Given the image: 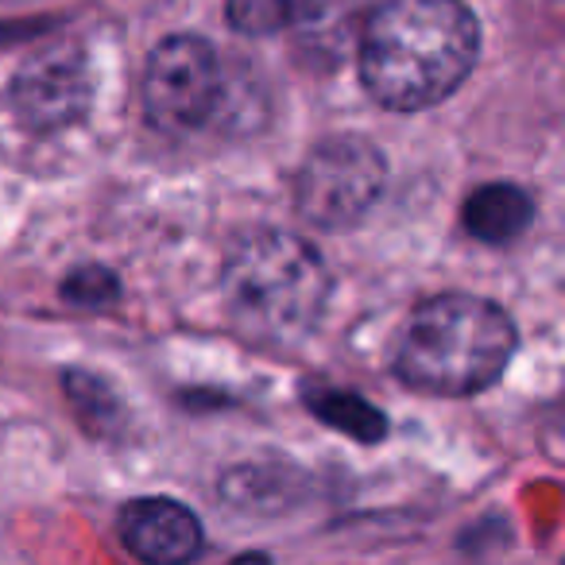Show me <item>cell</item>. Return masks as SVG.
<instances>
[{"mask_svg": "<svg viewBox=\"0 0 565 565\" xmlns=\"http://www.w3.org/2000/svg\"><path fill=\"white\" fill-rule=\"evenodd\" d=\"M356 40L364 89L395 113L446 102L480 55V24L465 0H380Z\"/></svg>", "mask_w": 565, "mask_h": 565, "instance_id": "cell-1", "label": "cell"}, {"mask_svg": "<svg viewBox=\"0 0 565 565\" xmlns=\"http://www.w3.org/2000/svg\"><path fill=\"white\" fill-rule=\"evenodd\" d=\"M225 307L248 338L295 345L310 338L330 302V267L310 241L282 228L236 236L221 267Z\"/></svg>", "mask_w": 565, "mask_h": 565, "instance_id": "cell-2", "label": "cell"}, {"mask_svg": "<svg viewBox=\"0 0 565 565\" xmlns=\"http://www.w3.org/2000/svg\"><path fill=\"white\" fill-rule=\"evenodd\" d=\"M508 310L477 295H434L418 302L395 345V372L407 387L461 399L492 387L515 353Z\"/></svg>", "mask_w": 565, "mask_h": 565, "instance_id": "cell-3", "label": "cell"}, {"mask_svg": "<svg viewBox=\"0 0 565 565\" xmlns=\"http://www.w3.org/2000/svg\"><path fill=\"white\" fill-rule=\"evenodd\" d=\"M387 186V163L369 136L333 132L295 174V210L318 228H353Z\"/></svg>", "mask_w": 565, "mask_h": 565, "instance_id": "cell-4", "label": "cell"}, {"mask_svg": "<svg viewBox=\"0 0 565 565\" xmlns=\"http://www.w3.org/2000/svg\"><path fill=\"white\" fill-rule=\"evenodd\" d=\"M221 102V63L202 35H171L143 66V113L159 132H194Z\"/></svg>", "mask_w": 565, "mask_h": 565, "instance_id": "cell-5", "label": "cell"}, {"mask_svg": "<svg viewBox=\"0 0 565 565\" xmlns=\"http://www.w3.org/2000/svg\"><path fill=\"white\" fill-rule=\"evenodd\" d=\"M94 102V74L74 43H55L28 58L9 86V105L28 132H63L78 125Z\"/></svg>", "mask_w": 565, "mask_h": 565, "instance_id": "cell-6", "label": "cell"}, {"mask_svg": "<svg viewBox=\"0 0 565 565\" xmlns=\"http://www.w3.org/2000/svg\"><path fill=\"white\" fill-rule=\"evenodd\" d=\"M120 539L140 562L179 565L202 554V523L174 500H136L120 511Z\"/></svg>", "mask_w": 565, "mask_h": 565, "instance_id": "cell-7", "label": "cell"}, {"mask_svg": "<svg viewBox=\"0 0 565 565\" xmlns=\"http://www.w3.org/2000/svg\"><path fill=\"white\" fill-rule=\"evenodd\" d=\"M534 217V202L526 190L511 186V182H488V186H477L469 198H465V233L477 236L484 244H508L515 236L526 233Z\"/></svg>", "mask_w": 565, "mask_h": 565, "instance_id": "cell-8", "label": "cell"}, {"mask_svg": "<svg viewBox=\"0 0 565 565\" xmlns=\"http://www.w3.org/2000/svg\"><path fill=\"white\" fill-rule=\"evenodd\" d=\"M372 0H291V28L318 55H338L345 40L361 35Z\"/></svg>", "mask_w": 565, "mask_h": 565, "instance_id": "cell-9", "label": "cell"}, {"mask_svg": "<svg viewBox=\"0 0 565 565\" xmlns=\"http://www.w3.org/2000/svg\"><path fill=\"white\" fill-rule=\"evenodd\" d=\"M307 407L318 423L333 426V430L349 434V438L364 441V446H376L387 434V418L380 407H372L369 399H361L356 392H341V387H326V384H310L307 392Z\"/></svg>", "mask_w": 565, "mask_h": 565, "instance_id": "cell-10", "label": "cell"}, {"mask_svg": "<svg viewBox=\"0 0 565 565\" xmlns=\"http://www.w3.org/2000/svg\"><path fill=\"white\" fill-rule=\"evenodd\" d=\"M299 469L291 465H241V469L225 472L221 480V495L233 500L241 511H279L295 500V484H299Z\"/></svg>", "mask_w": 565, "mask_h": 565, "instance_id": "cell-11", "label": "cell"}, {"mask_svg": "<svg viewBox=\"0 0 565 565\" xmlns=\"http://www.w3.org/2000/svg\"><path fill=\"white\" fill-rule=\"evenodd\" d=\"M63 392H66V399L74 403V411H78L82 426H86L94 438H117V434L125 430V418H128L125 403L117 399V392H113L102 376L74 369L63 376Z\"/></svg>", "mask_w": 565, "mask_h": 565, "instance_id": "cell-12", "label": "cell"}, {"mask_svg": "<svg viewBox=\"0 0 565 565\" xmlns=\"http://www.w3.org/2000/svg\"><path fill=\"white\" fill-rule=\"evenodd\" d=\"M225 20L241 35H279L291 28V0H225Z\"/></svg>", "mask_w": 565, "mask_h": 565, "instance_id": "cell-13", "label": "cell"}, {"mask_svg": "<svg viewBox=\"0 0 565 565\" xmlns=\"http://www.w3.org/2000/svg\"><path fill=\"white\" fill-rule=\"evenodd\" d=\"M63 299L78 310H105L120 299V279L102 264H86L74 275H66Z\"/></svg>", "mask_w": 565, "mask_h": 565, "instance_id": "cell-14", "label": "cell"}]
</instances>
